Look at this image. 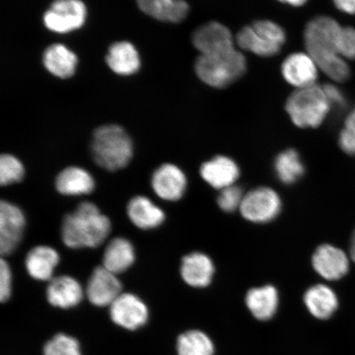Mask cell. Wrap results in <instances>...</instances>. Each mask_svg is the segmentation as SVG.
I'll use <instances>...</instances> for the list:
<instances>
[{"label": "cell", "instance_id": "obj_7", "mask_svg": "<svg viewBox=\"0 0 355 355\" xmlns=\"http://www.w3.org/2000/svg\"><path fill=\"white\" fill-rule=\"evenodd\" d=\"M87 8L81 0H55L44 13L46 28L56 33H69L85 24Z\"/></svg>", "mask_w": 355, "mask_h": 355}, {"label": "cell", "instance_id": "obj_35", "mask_svg": "<svg viewBox=\"0 0 355 355\" xmlns=\"http://www.w3.org/2000/svg\"><path fill=\"white\" fill-rule=\"evenodd\" d=\"M12 292V272L8 261L0 260V300L6 302L10 298Z\"/></svg>", "mask_w": 355, "mask_h": 355}, {"label": "cell", "instance_id": "obj_19", "mask_svg": "<svg viewBox=\"0 0 355 355\" xmlns=\"http://www.w3.org/2000/svg\"><path fill=\"white\" fill-rule=\"evenodd\" d=\"M95 185V180L90 173L78 166L64 168L55 179L56 190L64 196L90 194Z\"/></svg>", "mask_w": 355, "mask_h": 355}, {"label": "cell", "instance_id": "obj_21", "mask_svg": "<svg viewBox=\"0 0 355 355\" xmlns=\"http://www.w3.org/2000/svg\"><path fill=\"white\" fill-rule=\"evenodd\" d=\"M145 15L171 24H178L187 17L189 6L184 0H136Z\"/></svg>", "mask_w": 355, "mask_h": 355}, {"label": "cell", "instance_id": "obj_5", "mask_svg": "<svg viewBox=\"0 0 355 355\" xmlns=\"http://www.w3.org/2000/svg\"><path fill=\"white\" fill-rule=\"evenodd\" d=\"M245 57L237 50L216 55H200L195 70L203 83L216 88L228 87L246 71Z\"/></svg>", "mask_w": 355, "mask_h": 355}, {"label": "cell", "instance_id": "obj_18", "mask_svg": "<svg viewBox=\"0 0 355 355\" xmlns=\"http://www.w3.org/2000/svg\"><path fill=\"white\" fill-rule=\"evenodd\" d=\"M214 270L210 257L202 252H193L182 259L181 277L190 286L203 288L210 285Z\"/></svg>", "mask_w": 355, "mask_h": 355}, {"label": "cell", "instance_id": "obj_14", "mask_svg": "<svg viewBox=\"0 0 355 355\" xmlns=\"http://www.w3.org/2000/svg\"><path fill=\"white\" fill-rule=\"evenodd\" d=\"M152 187L159 198L175 202L184 196L187 179L179 167L173 164H164L153 173Z\"/></svg>", "mask_w": 355, "mask_h": 355}, {"label": "cell", "instance_id": "obj_26", "mask_svg": "<svg viewBox=\"0 0 355 355\" xmlns=\"http://www.w3.org/2000/svg\"><path fill=\"white\" fill-rule=\"evenodd\" d=\"M304 300L310 313L321 320L330 318L339 304L336 293L321 284L309 288L305 293Z\"/></svg>", "mask_w": 355, "mask_h": 355}, {"label": "cell", "instance_id": "obj_34", "mask_svg": "<svg viewBox=\"0 0 355 355\" xmlns=\"http://www.w3.org/2000/svg\"><path fill=\"white\" fill-rule=\"evenodd\" d=\"M337 51L346 60H355V28L343 26L337 42Z\"/></svg>", "mask_w": 355, "mask_h": 355}, {"label": "cell", "instance_id": "obj_27", "mask_svg": "<svg viewBox=\"0 0 355 355\" xmlns=\"http://www.w3.org/2000/svg\"><path fill=\"white\" fill-rule=\"evenodd\" d=\"M245 301L248 309L257 319L269 320L277 312L278 292L272 286L251 288L248 292Z\"/></svg>", "mask_w": 355, "mask_h": 355}, {"label": "cell", "instance_id": "obj_9", "mask_svg": "<svg viewBox=\"0 0 355 355\" xmlns=\"http://www.w3.org/2000/svg\"><path fill=\"white\" fill-rule=\"evenodd\" d=\"M112 321L127 330H137L148 320L149 312L139 297L130 293H122L110 306Z\"/></svg>", "mask_w": 355, "mask_h": 355}, {"label": "cell", "instance_id": "obj_12", "mask_svg": "<svg viewBox=\"0 0 355 355\" xmlns=\"http://www.w3.org/2000/svg\"><path fill=\"white\" fill-rule=\"evenodd\" d=\"M103 266H97L89 279L86 294L90 303L97 307L110 306L122 294V284Z\"/></svg>", "mask_w": 355, "mask_h": 355}, {"label": "cell", "instance_id": "obj_10", "mask_svg": "<svg viewBox=\"0 0 355 355\" xmlns=\"http://www.w3.org/2000/svg\"><path fill=\"white\" fill-rule=\"evenodd\" d=\"M26 226L24 212L15 204L0 202V254H12L21 241Z\"/></svg>", "mask_w": 355, "mask_h": 355}, {"label": "cell", "instance_id": "obj_2", "mask_svg": "<svg viewBox=\"0 0 355 355\" xmlns=\"http://www.w3.org/2000/svg\"><path fill=\"white\" fill-rule=\"evenodd\" d=\"M110 230L108 217L94 203L83 202L62 222V241L70 248H97L109 236Z\"/></svg>", "mask_w": 355, "mask_h": 355}, {"label": "cell", "instance_id": "obj_15", "mask_svg": "<svg viewBox=\"0 0 355 355\" xmlns=\"http://www.w3.org/2000/svg\"><path fill=\"white\" fill-rule=\"evenodd\" d=\"M282 69L284 78L297 89L316 84L319 69L309 54L295 53L288 56L284 61Z\"/></svg>", "mask_w": 355, "mask_h": 355}, {"label": "cell", "instance_id": "obj_3", "mask_svg": "<svg viewBox=\"0 0 355 355\" xmlns=\"http://www.w3.org/2000/svg\"><path fill=\"white\" fill-rule=\"evenodd\" d=\"M91 148L95 162L106 171L121 170L130 164L132 158L131 137L116 124L97 128L93 133Z\"/></svg>", "mask_w": 355, "mask_h": 355}, {"label": "cell", "instance_id": "obj_16", "mask_svg": "<svg viewBox=\"0 0 355 355\" xmlns=\"http://www.w3.org/2000/svg\"><path fill=\"white\" fill-rule=\"evenodd\" d=\"M200 175L211 187L222 190L234 185L239 177V168L232 159L219 155L204 163Z\"/></svg>", "mask_w": 355, "mask_h": 355}, {"label": "cell", "instance_id": "obj_24", "mask_svg": "<svg viewBox=\"0 0 355 355\" xmlns=\"http://www.w3.org/2000/svg\"><path fill=\"white\" fill-rule=\"evenodd\" d=\"M43 64L49 73L60 78L73 76L78 65V57L64 44H54L44 52Z\"/></svg>", "mask_w": 355, "mask_h": 355}, {"label": "cell", "instance_id": "obj_22", "mask_svg": "<svg viewBox=\"0 0 355 355\" xmlns=\"http://www.w3.org/2000/svg\"><path fill=\"white\" fill-rule=\"evenodd\" d=\"M59 263L60 255L55 248L44 245L33 248L25 259L26 269L30 276L42 282L51 281Z\"/></svg>", "mask_w": 355, "mask_h": 355}, {"label": "cell", "instance_id": "obj_31", "mask_svg": "<svg viewBox=\"0 0 355 355\" xmlns=\"http://www.w3.org/2000/svg\"><path fill=\"white\" fill-rule=\"evenodd\" d=\"M44 355H82L78 341L66 334H58L49 340Z\"/></svg>", "mask_w": 355, "mask_h": 355}, {"label": "cell", "instance_id": "obj_1", "mask_svg": "<svg viewBox=\"0 0 355 355\" xmlns=\"http://www.w3.org/2000/svg\"><path fill=\"white\" fill-rule=\"evenodd\" d=\"M343 26L327 16L315 17L306 26L304 42L308 54L319 70L335 83L348 81L352 70L347 60L337 51V42Z\"/></svg>", "mask_w": 355, "mask_h": 355}, {"label": "cell", "instance_id": "obj_36", "mask_svg": "<svg viewBox=\"0 0 355 355\" xmlns=\"http://www.w3.org/2000/svg\"><path fill=\"white\" fill-rule=\"evenodd\" d=\"M331 109L343 110L346 106V98L343 91L335 84H326L323 86Z\"/></svg>", "mask_w": 355, "mask_h": 355}, {"label": "cell", "instance_id": "obj_13", "mask_svg": "<svg viewBox=\"0 0 355 355\" xmlns=\"http://www.w3.org/2000/svg\"><path fill=\"white\" fill-rule=\"evenodd\" d=\"M315 272L327 281H338L348 273L349 260L347 254L340 248L322 244L312 257Z\"/></svg>", "mask_w": 355, "mask_h": 355}, {"label": "cell", "instance_id": "obj_38", "mask_svg": "<svg viewBox=\"0 0 355 355\" xmlns=\"http://www.w3.org/2000/svg\"><path fill=\"white\" fill-rule=\"evenodd\" d=\"M279 1L290 4V6L294 7H300L303 6L308 0H279Z\"/></svg>", "mask_w": 355, "mask_h": 355}, {"label": "cell", "instance_id": "obj_4", "mask_svg": "<svg viewBox=\"0 0 355 355\" xmlns=\"http://www.w3.org/2000/svg\"><path fill=\"white\" fill-rule=\"evenodd\" d=\"M286 109L296 126L315 128L325 121L331 106L323 86L314 84L292 93L286 101Z\"/></svg>", "mask_w": 355, "mask_h": 355}, {"label": "cell", "instance_id": "obj_37", "mask_svg": "<svg viewBox=\"0 0 355 355\" xmlns=\"http://www.w3.org/2000/svg\"><path fill=\"white\" fill-rule=\"evenodd\" d=\"M335 7L341 12L355 15V0H332Z\"/></svg>", "mask_w": 355, "mask_h": 355}, {"label": "cell", "instance_id": "obj_20", "mask_svg": "<svg viewBox=\"0 0 355 355\" xmlns=\"http://www.w3.org/2000/svg\"><path fill=\"white\" fill-rule=\"evenodd\" d=\"M127 214L133 225L144 230L157 228L166 219L161 208L144 196L132 198L128 202Z\"/></svg>", "mask_w": 355, "mask_h": 355}, {"label": "cell", "instance_id": "obj_29", "mask_svg": "<svg viewBox=\"0 0 355 355\" xmlns=\"http://www.w3.org/2000/svg\"><path fill=\"white\" fill-rule=\"evenodd\" d=\"M177 352L179 355H213L214 345L205 333L189 331L178 338Z\"/></svg>", "mask_w": 355, "mask_h": 355}, {"label": "cell", "instance_id": "obj_30", "mask_svg": "<svg viewBox=\"0 0 355 355\" xmlns=\"http://www.w3.org/2000/svg\"><path fill=\"white\" fill-rule=\"evenodd\" d=\"M24 175V166L15 155L3 154L0 157V184L2 186L19 183Z\"/></svg>", "mask_w": 355, "mask_h": 355}, {"label": "cell", "instance_id": "obj_6", "mask_svg": "<svg viewBox=\"0 0 355 355\" xmlns=\"http://www.w3.org/2000/svg\"><path fill=\"white\" fill-rule=\"evenodd\" d=\"M237 44L244 51L261 57H270L281 51L286 37L284 30L270 20H260L245 26L237 35Z\"/></svg>", "mask_w": 355, "mask_h": 355}, {"label": "cell", "instance_id": "obj_8", "mask_svg": "<svg viewBox=\"0 0 355 355\" xmlns=\"http://www.w3.org/2000/svg\"><path fill=\"white\" fill-rule=\"evenodd\" d=\"M281 210V198L268 187L252 189L244 195L239 207L243 218L254 223H268L276 218Z\"/></svg>", "mask_w": 355, "mask_h": 355}, {"label": "cell", "instance_id": "obj_33", "mask_svg": "<svg viewBox=\"0 0 355 355\" xmlns=\"http://www.w3.org/2000/svg\"><path fill=\"white\" fill-rule=\"evenodd\" d=\"M244 195L238 186L232 185L220 190L217 203L222 211L233 212L241 206Z\"/></svg>", "mask_w": 355, "mask_h": 355}, {"label": "cell", "instance_id": "obj_25", "mask_svg": "<svg viewBox=\"0 0 355 355\" xmlns=\"http://www.w3.org/2000/svg\"><path fill=\"white\" fill-rule=\"evenodd\" d=\"M106 64L114 73L128 76L139 70L141 62L139 52L132 44L119 42L110 47Z\"/></svg>", "mask_w": 355, "mask_h": 355}, {"label": "cell", "instance_id": "obj_11", "mask_svg": "<svg viewBox=\"0 0 355 355\" xmlns=\"http://www.w3.org/2000/svg\"><path fill=\"white\" fill-rule=\"evenodd\" d=\"M193 43L201 55H221L235 50L232 33L216 21L208 22L195 31Z\"/></svg>", "mask_w": 355, "mask_h": 355}, {"label": "cell", "instance_id": "obj_28", "mask_svg": "<svg viewBox=\"0 0 355 355\" xmlns=\"http://www.w3.org/2000/svg\"><path fill=\"white\" fill-rule=\"evenodd\" d=\"M275 171L282 183L292 184L304 175V166L299 153L290 149L278 155L275 162Z\"/></svg>", "mask_w": 355, "mask_h": 355}, {"label": "cell", "instance_id": "obj_39", "mask_svg": "<svg viewBox=\"0 0 355 355\" xmlns=\"http://www.w3.org/2000/svg\"><path fill=\"white\" fill-rule=\"evenodd\" d=\"M349 254L352 259L355 263V232H354L352 238V241H350L349 244Z\"/></svg>", "mask_w": 355, "mask_h": 355}, {"label": "cell", "instance_id": "obj_32", "mask_svg": "<svg viewBox=\"0 0 355 355\" xmlns=\"http://www.w3.org/2000/svg\"><path fill=\"white\" fill-rule=\"evenodd\" d=\"M339 145L344 153L355 155V107L349 111L340 132Z\"/></svg>", "mask_w": 355, "mask_h": 355}, {"label": "cell", "instance_id": "obj_23", "mask_svg": "<svg viewBox=\"0 0 355 355\" xmlns=\"http://www.w3.org/2000/svg\"><path fill=\"white\" fill-rule=\"evenodd\" d=\"M135 257L132 243L125 238L116 237L106 246L102 263L110 272L118 275L130 269L135 263Z\"/></svg>", "mask_w": 355, "mask_h": 355}, {"label": "cell", "instance_id": "obj_17", "mask_svg": "<svg viewBox=\"0 0 355 355\" xmlns=\"http://www.w3.org/2000/svg\"><path fill=\"white\" fill-rule=\"evenodd\" d=\"M46 296L49 303L54 307L67 309L81 303L83 291L80 283L74 278L60 276L50 281Z\"/></svg>", "mask_w": 355, "mask_h": 355}]
</instances>
